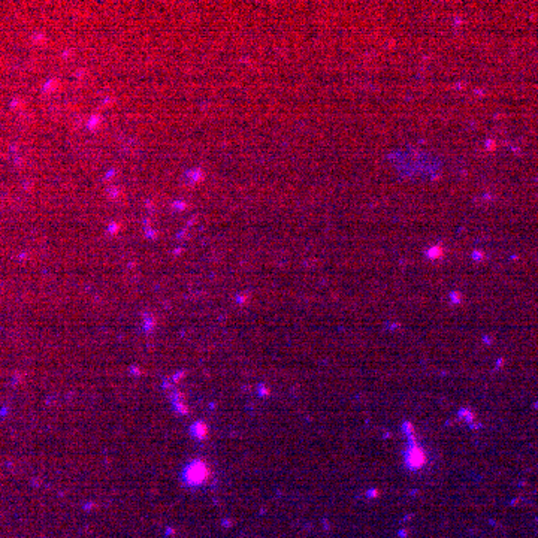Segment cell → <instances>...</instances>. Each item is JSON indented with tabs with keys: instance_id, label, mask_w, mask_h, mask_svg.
I'll return each instance as SVG.
<instances>
[{
	"instance_id": "cell-1",
	"label": "cell",
	"mask_w": 538,
	"mask_h": 538,
	"mask_svg": "<svg viewBox=\"0 0 538 538\" xmlns=\"http://www.w3.org/2000/svg\"><path fill=\"white\" fill-rule=\"evenodd\" d=\"M404 459H405V465L413 471L424 468V465L428 462V458L425 455V449L419 446L416 441H413L411 444H408L405 447Z\"/></svg>"
}]
</instances>
